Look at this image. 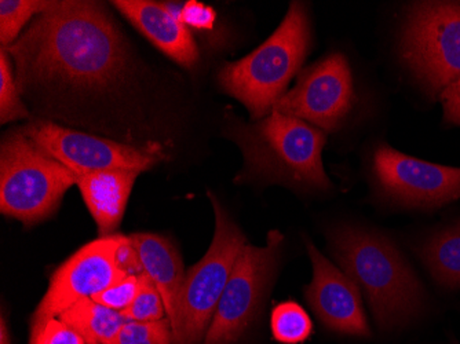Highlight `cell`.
Masks as SVG:
<instances>
[{"instance_id": "obj_1", "label": "cell", "mask_w": 460, "mask_h": 344, "mask_svg": "<svg viewBox=\"0 0 460 344\" xmlns=\"http://www.w3.org/2000/svg\"><path fill=\"white\" fill-rule=\"evenodd\" d=\"M6 49L18 87L66 84L103 89L120 77L126 50L112 21L93 2H53Z\"/></svg>"}, {"instance_id": "obj_20", "label": "cell", "mask_w": 460, "mask_h": 344, "mask_svg": "<svg viewBox=\"0 0 460 344\" xmlns=\"http://www.w3.org/2000/svg\"><path fill=\"white\" fill-rule=\"evenodd\" d=\"M53 2L39 0H2L0 2V40L12 46L17 41L21 30L35 14L45 13Z\"/></svg>"}, {"instance_id": "obj_24", "label": "cell", "mask_w": 460, "mask_h": 344, "mask_svg": "<svg viewBox=\"0 0 460 344\" xmlns=\"http://www.w3.org/2000/svg\"><path fill=\"white\" fill-rule=\"evenodd\" d=\"M30 344H87L80 333L57 318L31 327Z\"/></svg>"}, {"instance_id": "obj_16", "label": "cell", "mask_w": 460, "mask_h": 344, "mask_svg": "<svg viewBox=\"0 0 460 344\" xmlns=\"http://www.w3.org/2000/svg\"><path fill=\"white\" fill-rule=\"evenodd\" d=\"M136 170L98 171L77 181L83 200L98 226L100 237H108L120 226L137 177Z\"/></svg>"}, {"instance_id": "obj_13", "label": "cell", "mask_w": 460, "mask_h": 344, "mask_svg": "<svg viewBox=\"0 0 460 344\" xmlns=\"http://www.w3.org/2000/svg\"><path fill=\"white\" fill-rule=\"evenodd\" d=\"M306 250L313 265L312 283L305 288L310 309L332 332L369 338L371 330L358 284L333 266L310 240H306Z\"/></svg>"}, {"instance_id": "obj_10", "label": "cell", "mask_w": 460, "mask_h": 344, "mask_svg": "<svg viewBox=\"0 0 460 344\" xmlns=\"http://www.w3.org/2000/svg\"><path fill=\"white\" fill-rule=\"evenodd\" d=\"M22 131L46 154L74 171L77 177L107 170L142 172L162 159V150L157 145L131 146L69 130L51 121H31Z\"/></svg>"}, {"instance_id": "obj_6", "label": "cell", "mask_w": 460, "mask_h": 344, "mask_svg": "<svg viewBox=\"0 0 460 344\" xmlns=\"http://www.w3.org/2000/svg\"><path fill=\"white\" fill-rule=\"evenodd\" d=\"M405 68L431 98L460 77V2H416L399 41Z\"/></svg>"}, {"instance_id": "obj_17", "label": "cell", "mask_w": 460, "mask_h": 344, "mask_svg": "<svg viewBox=\"0 0 460 344\" xmlns=\"http://www.w3.org/2000/svg\"><path fill=\"white\" fill-rule=\"evenodd\" d=\"M69 327L83 336L87 344H110L128 322L123 313L86 297L59 315Z\"/></svg>"}, {"instance_id": "obj_8", "label": "cell", "mask_w": 460, "mask_h": 344, "mask_svg": "<svg viewBox=\"0 0 460 344\" xmlns=\"http://www.w3.org/2000/svg\"><path fill=\"white\" fill-rule=\"evenodd\" d=\"M284 235L270 230L265 247L245 244L230 274L203 344H234L254 324L275 281Z\"/></svg>"}, {"instance_id": "obj_4", "label": "cell", "mask_w": 460, "mask_h": 344, "mask_svg": "<svg viewBox=\"0 0 460 344\" xmlns=\"http://www.w3.org/2000/svg\"><path fill=\"white\" fill-rule=\"evenodd\" d=\"M310 38L306 6L292 2L280 27L262 46L239 61L222 66L218 72L221 89L240 101L252 120H262L301 71Z\"/></svg>"}, {"instance_id": "obj_14", "label": "cell", "mask_w": 460, "mask_h": 344, "mask_svg": "<svg viewBox=\"0 0 460 344\" xmlns=\"http://www.w3.org/2000/svg\"><path fill=\"white\" fill-rule=\"evenodd\" d=\"M112 4L165 56L188 69L198 64L199 49L190 28L172 17L164 4L149 0H116Z\"/></svg>"}, {"instance_id": "obj_5", "label": "cell", "mask_w": 460, "mask_h": 344, "mask_svg": "<svg viewBox=\"0 0 460 344\" xmlns=\"http://www.w3.org/2000/svg\"><path fill=\"white\" fill-rule=\"evenodd\" d=\"M74 171L41 150L22 130L4 136L0 149V211L27 226L56 214L77 185Z\"/></svg>"}, {"instance_id": "obj_19", "label": "cell", "mask_w": 460, "mask_h": 344, "mask_svg": "<svg viewBox=\"0 0 460 344\" xmlns=\"http://www.w3.org/2000/svg\"><path fill=\"white\" fill-rule=\"evenodd\" d=\"M271 335L283 344L305 343L313 333V322L301 304L281 302L276 304L270 315Z\"/></svg>"}, {"instance_id": "obj_15", "label": "cell", "mask_w": 460, "mask_h": 344, "mask_svg": "<svg viewBox=\"0 0 460 344\" xmlns=\"http://www.w3.org/2000/svg\"><path fill=\"white\" fill-rule=\"evenodd\" d=\"M130 239L144 273L148 274L162 295L167 318L172 322L174 344H182L180 313L186 276L182 258L174 244L162 235L139 233L130 235Z\"/></svg>"}, {"instance_id": "obj_7", "label": "cell", "mask_w": 460, "mask_h": 344, "mask_svg": "<svg viewBox=\"0 0 460 344\" xmlns=\"http://www.w3.org/2000/svg\"><path fill=\"white\" fill-rule=\"evenodd\" d=\"M207 196L216 212V233L203 260L190 268L185 276L180 313L182 344L204 341L230 274L247 244L245 235L213 191H207Z\"/></svg>"}, {"instance_id": "obj_12", "label": "cell", "mask_w": 460, "mask_h": 344, "mask_svg": "<svg viewBox=\"0 0 460 344\" xmlns=\"http://www.w3.org/2000/svg\"><path fill=\"white\" fill-rule=\"evenodd\" d=\"M123 239L124 235L120 234L100 237L83 245L62 263L51 276L50 286L35 310L31 327L59 317L79 300L101 294L130 276L118 263V250Z\"/></svg>"}, {"instance_id": "obj_26", "label": "cell", "mask_w": 460, "mask_h": 344, "mask_svg": "<svg viewBox=\"0 0 460 344\" xmlns=\"http://www.w3.org/2000/svg\"><path fill=\"white\" fill-rule=\"evenodd\" d=\"M217 21V13L213 7L190 0L182 6L181 22L185 27L195 28L198 31L213 30Z\"/></svg>"}, {"instance_id": "obj_23", "label": "cell", "mask_w": 460, "mask_h": 344, "mask_svg": "<svg viewBox=\"0 0 460 344\" xmlns=\"http://www.w3.org/2000/svg\"><path fill=\"white\" fill-rule=\"evenodd\" d=\"M139 278H141V284H139L136 299L121 313L128 321H138V322L163 320L167 313H165L162 295L157 291L156 286L149 278L148 274L142 273Z\"/></svg>"}, {"instance_id": "obj_2", "label": "cell", "mask_w": 460, "mask_h": 344, "mask_svg": "<svg viewBox=\"0 0 460 344\" xmlns=\"http://www.w3.org/2000/svg\"><path fill=\"white\" fill-rule=\"evenodd\" d=\"M225 134L244 157L236 182L281 183L301 191L332 189L322 159L327 136L317 127L273 110L254 124L226 116Z\"/></svg>"}, {"instance_id": "obj_28", "label": "cell", "mask_w": 460, "mask_h": 344, "mask_svg": "<svg viewBox=\"0 0 460 344\" xmlns=\"http://www.w3.org/2000/svg\"><path fill=\"white\" fill-rule=\"evenodd\" d=\"M0 335H2L0 336V344H10V333L4 315H2V321H0Z\"/></svg>"}, {"instance_id": "obj_18", "label": "cell", "mask_w": 460, "mask_h": 344, "mask_svg": "<svg viewBox=\"0 0 460 344\" xmlns=\"http://www.w3.org/2000/svg\"><path fill=\"white\" fill-rule=\"evenodd\" d=\"M418 253L437 284L444 288H459L460 224L431 235L418 248Z\"/></svg>"}, {"instance_id": "obj_9", "label": "cell", "mask_w": 460, "mask_h": 344, "mask_svg": "<svg viewBox=\"0 0 460 344\" xmlns=\"http://www.w3.org/2000/svg\"><path fill=\"white\" fill-rule=\"evenodd\" d=\"M371 172L381 195L405 208H440L460 198V168L423 162L385 142L372 150Z\"/></svg>"}, {"instance_id": "obj_22", "label": "cell", "mask_w": 460, "mask_h": 344, "mask_svg": "<svg viewBox=\"0 0 460 344\" xmlns=\"http://www.w3.org/2000/svg\"><path fill=\"white\" fill-rule=\"evenodd\" d=\"M28 110L21 102L18 84L13 75L12 62L6 49L0 50V121L2 124L28 118Z\"/></svg>"}, {"instance_id": "obj_21", "label": "cell", "mask_w": 460, "mask_h": 344, "mask_svg": "<svg viewBox=\"0 0 460 344\" xmlns=\"http://www.w3.org/2000/svg\"><path fill=\"white\" fill-rule=\"evenodd\" d=\"M110 344H174L172 322L167 317L149 322L128 321Z\"/></svg>"}, {"instance_id": "obj_11", "label": "cell", "mask_w": 460, "mask_h": 344, "mask_svg": "<svg viewBox=\"0 0 460 344\" xmlns=\"http://www.w3.org/2000/svg\"><path fill=\"white\" fill-rule=\"evenodd\" d=\"M353 101L348 58L332 53L302 71L296 87L278 101L273 110L333 133L348 118Z\"/></svg>"}, {"instance_id": "obj_27", "label": "cell", "mask_w": 460, "mask_h": 344, "mask_svg": "<svg viewBox=\"0 0 460 344\" xmlns=\"http://www.w3.org/2000/svg\"><path fill=\"white\" fill-rule=\"evenodd\" d=\"M438 98L443 102L446 123L460 126V77L447 85Z\"/></svg>"}, {"instance_id": "obj_3", "label": "cell", "mask_w": 460, "mask_h": 344, "mask_svg": "<svg viewBox=\"0 0 460 344\" xmlns=\"http://www.w3.org/2000/svg\"><path fill=\"white\" fill-rule=\"evenodd\" d=\"M330 244L341 269L363 291L382 331L402 327L422 312V284L389 237L343 225L331 232Z\"/></svg>"}, {"instance_id": "obj_25", "label": "cell", "mask_w": 460, "mask_h": 344, "mask_svg": "<svg viewBox=\"0 0 460 344\" xmlns=\"http://www.w3.org/2000/svg\"><path fill=\"white\" fill-rule=\"evenodd\" d=\"M139 276L130 274V276L124 277L123 279L113 284L110 288L105 289L101 294L94 295L92 299L103 304V306L116 310V312H124L133 304L137 294H138L139 284H141Z\"/></svg>"}]
</instances>
